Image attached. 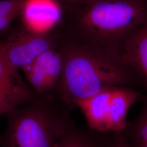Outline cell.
<instances>
[{
    "label": "cell",
    "instance_id": "obj_1",
    "mask_svg": "<svg viewBox=\"0 0 147 147\" xmlns=\"http://www.w3.org/2000/svg\"><path fill=\"white\" fill-rule=\"evenodd\" d=\"M63 70L56 97L73 109L75 102L111 86L146 87L121 53L69 39L60 44Z\"/></svg>",
    "mask_w": 147,
    "mask_h": 147
},
{
    "label": "cell",
    "instance_id": "obj_12",
    "mask_svg": "<svg viewBox=\"0 0 147 147\" xmlns=\"http://www.w3.org/2000/svg\"><path fill=\"white\" fill-rule=\"evenodd\" d=\"M33 98L29 88L12 89L0 87V117L8 115Z\"/></svg>",
    "mask_w": 147,
    "mask_h": 147
},
{
    "label": "cell",
    "instance_id": "obj_9",
    "mask_svg": "<svg viewBox=\"0 0 147 147\" xmlns=\"http://www.w3.org/2000/svg\"><path fill=\"white\" fill-rule=\"evenodd\" d=\"M127 64L141 79L147 92V22L123 44L121 51Z\"/></svg>",
    "mask_w": 147,
    "mask_h": 147
},
{
    "label": "cell",
    "instance_id": "obj_10",
    "mask_svg": "<svg viewBox=\"0 0 147 147\" xmlns=\"http://www.w3.org/2000/svg\"><path fill=\"white\" fill-rule=\"evenodd\" d=\"M113 133L84 129L73 121L56 147H111Z\"/></svg>",
    "mask_w": 147,
    "mask_h": 147
},
{
    "label": "cell",
    "instance_id": "obj_16",
    "mask_svg": "<svg viewBox=\"0 0 147 147\" xmlns=\"http://www.w3.org/2000/svg\"><path fill=\"white\" fill-rule=\"evenodd\" d=\"M95 0H61L64 6H77L88 5Z\"/></svg>",
    "mask_w": 147,
    "mask_h": 147
},
{
    "label": "cell",
    "instance_id": "obj_5",
    "mask_svg": "<svg viewBox=\"0 0 147 147\" xmlns=\"http://www.w3.org/2000/svg\"><path fill=\"white\" fill-rule=\"evenodd\" d=\"M32 90L40 97H56L63 70L59 47L49 49L22 69Z\"/></svg>",
    "mask_w": 147,
    "mask_h": 147
},
{
    "label": "cell",
    "instance_id": "obj_8",
    "mask_svg": "<svg viewBox=\"0 0 147 147\" xmlns=\"http://www.w3.org/2000/svg\"><path fill=\"white\" fill-rule=\"evenodd\" d=\"M117 86H111L98 93L75 102L84 115L88 129L97 131L106 132V121L111 100Z\"/></svg>",
    "mask_w": 147,
    "mask_h": 147
},
{
    "label": "cell",
    "instance_id": "obj_15",
    "mask_svg": "<svg viewBox=\"0 0 147 147\" xmlns=\"http://www.w3.org/2000/svg\"><path fill=\"white\" fill-rule=\"evenodd\" d=\"M111 147H129L119 132H114Z\"/></svg>",
    "mask_w": 147,
    "mask_h": 147
},
{
    "label": "cell",
    "instance_id": "obj_4",
    "mask_svg": "<svg viewBox=\"0 0 147 147\" xmlns=\"http://www.w3.org/2000/svg\"><path fill=\"white\" fill-rule=\"evenodd\" d=\"M58 36L22 30L13 33L4 41V51L11 67L23 69L47 50L59 47Z\"/></svg>",
    "mask_w": 147,
    "mask_h": 147
},
{
    "label": "cell",
    "instance_id": "obj_6",
    "mask_svg": "<svg viewBox=\"0 0 147 147\" xmlns=\"http://www.w3.org/2000/svg\"><path fill=\"white\" fill-rule=\"evenodd\" d=\"M64 15L61 0H22L19 13L24 28L42 34L52 33Z\"/></svg>",
    "mask_w": 147,
    "mask_h": 147
},
{
    "label": "cell",
    "instance_id": "obj_13",
    "mask_svg": "<svg viewBox=\"0 0 147 147\" xmlns=\"http://www.w3.org/2000/svg\"><path fill=\"white\" fill-rule=\"evenodd\" d=\"M0 87L21 89L28 87L22 81L18 71L8 63L4 51V41L0 39Z\"/></svg>",
    "mask_w": 147,
    "mask_h": 147
},
{
    "label": "cell",
    "instance_id": "obj_14",
    "mask_svg": "<svg viewBox=\"0 0 147 147\" xmlns=\"http://www.w3.org/2000/svg\"><path fill=\"white\" fill-rule=\"evenodd\" d=\"M22 0H0V31L11 25L19 16Z\"/></svg>",
    "mask_w": 147,
    "mask_h": 147
},
{
    "label": "cell",
    "instance_id": "obj_11",
    "mask_svg": "<svg viewBox=\"0 0 147 147\" xmlns=\"http://www.w3.org/2000/svg\"><path fill=\"white\" fill-rule=\"evenodd\" d=\"M140 113L120 132L121 136L129 147H147V92L142 100Z\"/></svg>",
    "mask_w": 147,
    "mask_h": 147
},
{
    "label": "cell",
    "instance_id": "obj_7",
    "mask_svg": "<svg viewBox=\"0 0 147 147\" xmlns=\"http://www.w3.org/2000/svg\"><path fill=\"white\" fill-rule=\"evenodd\" d=\"M144 95L139 90L128 86H117L112 95L106 121V131L121 132L126 126L130 109Z\"/></svg>",
    "mask_w": 147,
    "mask_h": 147
},
{
    "label": "cell",
    "instance_id": "obj_2",
    "mask_svg": "<svg viewBox=\"0 0 147 147\" xmlns=\"http://www.w3.org/2000/svg\"><path fill=\"white\" fill-rule=\"evenodd\" d=\"M64 9L70 16V38L119 53L147 22V0H95Z\"/></svg>",
    "mask_w": 147,
    "mask_h": 147
},
{
    "label": "cell",
    "instance_id": "obj_3",
    "mask_svg": "<svg viewBox=\"0 0 147 147\" xmlns=\"http://www.w3.org/2000/svg\"><path fill=\"white\" fill-rule=\"evenodd\" d=\"M21 106L7 115L1 147H56L73 121L72 109L55 97Z\"/></svg>",
    "mask_w": 147,
    "mask_h": 147
}]
</instances>
